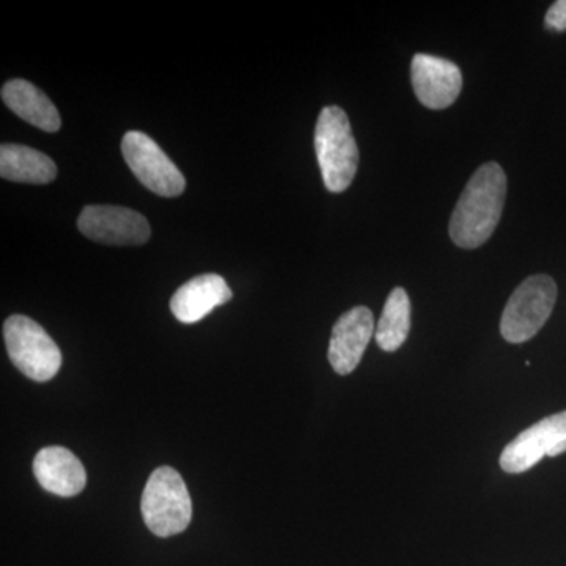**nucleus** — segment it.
<instances>
[{
  "label": "nucleus",
  "mask_w": 566,
  "mask_h": 566,
  "mask_svg": "<svg viewBox=\"0 0 566 566\" xmlns=\"http://www.w3.org/2000/svg\"><path fill=\"white\" fill-rule=\"evenodd\" d=\"M506 175L497 163L483 164L465 185L450 219V238L463 249L490 240L504 210Z\"/></svg>",
  "instance_id": "1"
},
{
  "label": "nucleus",
  "mask_w": 566,
  "mask_h": 566,
  "mask_svg": "<svg viewBox=\"0 0 566 566\" xmlns=\"http://www.w3.org/2000/svg\"><path fill=\"white\" fill-rule=\"evenodd\" d=\"M315 151L327 191H346L359 167V148L348 115L342 107L327 106L319 114L315 128Z\"/></svg>",
  "instance_id": "2"
},
{
  "label": "nucleus",
  "mask_w": 566,
  "mask_h": 566,
  "mask_svg": "<svg viewBox=\"0 0 566 566\" xmlns=\"http://www.w3.org/2000/svg\"><path fill=\"white\" fill-rule=\"evenodd\" d=\"M142 516L153 534H181L192 520V501L181 475L169 465L156 469L142 494Z\"/></svg>",
  "instance_id": "3"
},
{
  "label": "nucleus",
  "mask_w": 566,
  "mask_h": 566,
  "mask_svg": "<svg viewBox=\"0 0 566 566\" xmlns=\"http://www.w3.org/2000/svg\"><path fill=\"white\" fill-rule=\"evenodd\" d=\"M3 338L11 363L33 381H50L61 370V349L29 316L11 315L3 323Z\"/></svg>",
  "instance_id": "4"
},
{
  "label": "nucleus",
  "mask_w": 566,
  "mask_h": 566,
  "mask_svg": "<svg viewBox=\"0 0 566 566\" xmlns=\"http://www.w3.org/2000/svg\"><path fill=\"white\" fill-rule=\"evenodd\" d=\"M557 300V285L546 274L526 279L510 296L501 319V333L510 344H524L539 333Z\"/></svg>",
  "instance_id": "5"
},
{
  "label": "nucleus",
  "mask_w": 566,
  "mask_h": 566,
  "mask_svg": "<svg viewBox=\"0 0 566 566\" xmlns=\"http://www.w3.org/2000/svg\"><path fill=\"white\" fill-rule=\"evenodd\" d=\"M122 151L137 180L156 196L178 197L185 192L186 178L163 148L140 132H129L122 140Z\"/></svg>",
  "instance_id": "6"
},
{
  "label": "nucleus",
  "mask_w": 566,
  "mask_h": 566,
  "mask_svg": "<svg viewBox=\"0 0 566 566\" xmlns=\"http://www.w3.org/2000/svg\"><path fill=\"white\" fill-rule=\"evenodd\" d=\"M77 227L88 240L107 245H142L151 237L150 223L140 212L112 205H88Z\"/></svg>",
  "instance_id": "7"
},
{
  "label": "nucleus",
  "mask_w": 566,
  "mask_h": 566,
  "mask_svg": "<svg viewBox=\"0 0 566 566\" xmlns=\"http://www.w3.org/2000/svg\"><path fill=\"white\" fill-rule=\"evenodd\" d=\"M412 87L428 109L452 106L463 88L460 66L430 54H416L411 63Z\"/></svg>",
  "instance_id": "8"
},
{
  "label": "nucleus",
  "mask_w": 566,
  "mask_h": 566,
  "mask_svg": "<svg viewBox=\"0 0 566 566\" xmlns=\"http://www.w3.org/2000/svg\"><path fill=\"white\" fill-rule=\"evenodd\" d=\"M375 333V319L370 308L354 307L337 319L327 353L335 374L349 375L356 370Z\"/></svg>",
  "instance_id": "9"
},
{
  "label": "nucleus",
  "mask_w": 566,
  "mask_h": 566,
  "mask_svg": "<svg viewBox=\"0 0 566 566\" xmlns=\"http://www.w3.org/2000/svg\"><path fill=\"white\" fill-rule=\"evenodd\" d=\"M566 438V411L539 420L505 447L501 465L509 474H521L549 455L551 449Z\"/></svg>",
  "instance_id": "10"
},
{
  "label": "nucleus",
  "mask_w": 566,
  "mask_h": 566,
  "mask_svg": "<svg viewBox=\"0 0 566 566\" xmlns=\"http://www.w3.org/2000/svg\"><path fill=\"white\" fill-rule=\"evenodd\" d=\"M36 482L48 493L73 497L84 491L87 483L84 465L80 458L65 447H44L33 460Z\"/></svg>",
  "instance_id": "11"
},
{
  "label": "nucleus",
  "mask_w": 566,
  "mask_h": 566,
  "mask_svg": "<svg viewBox=\"0 0 566 566\" xmlns=\"http://www.w3.org/2000/svg\"><path fill=\"white\" fill-rule=\"evenodd\" d=\"M232 290L219 274H203L186 282L170 300V311L178 322L199 323L219 305L232 300Z\"/></svg>",
  "instance_id": "12"
},
{
  "label": "nucleus",
  "mask_w": 566,
  "mask_h": 566,
  "mask_svg": "<svg viewBox=\"0 0 566 566\" xmlns=\"http://www.w3.org/2000/svg\"><path fill=\"white\" fill-rule=\"evenodd\" d=\"M2 99L22 120L46 133L61 129L57 107L39 87L24 80H11L2 87Z\"/></svg>",
  "instance_id": "13"
},
{
  "label": "nucleus",
  "mask_w": 566,
  "mask_h": 566,
  "mask_svg": "<svg viewBox=\"0 0 566 566\" xmlns=\"http://www.w3.org/2000/svg\"><path fill=\"white\" fill-rule=\"evenodd\" d=\"M0 175L3 180L48 185L57 177V166L35 148L3 144L0 147Z\"/></svg>",
  "instance_id": "14"
},
{
  "label": "nucleus",
  "mask_w": 566,
  "mask_h": 566,
  "mask_svg": "<svg viewBox=\"0 0 566 566\" xmlns=\"http://www.w3.org/2000/svg\"><path fill=\"white\" fill-rule=\"evenodd\" d=\"M409 329H411V301L408 293L397 286L387 297L385 311L376 326V342L385 352H397L408 338Z\"/></svg>",
  "instance_id": "15"
},
{
  "label": "nucleus",
  "mask_w": 566,
  "mask_h": 566,
  "mask_svg": "<svg viewBox=\"0 0 566 566\" xmlns=\"http://www.w3.org/2000/svg\"><path fill=\"white\" fill-rule=\"evenodd\" d=\"M545 24L551 31H566V0H558V2L553 3V7L547 10Z\"/></svg>",
  "instance_id": "16"
}]
</instances>
